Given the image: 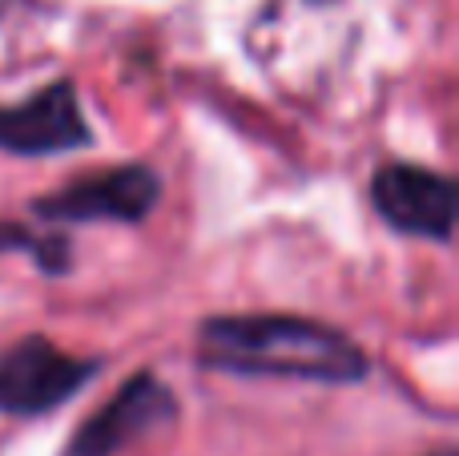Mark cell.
<instances>
[{
	"label": "cell",
	"instance_id": "obj_1",
	"mask_svg": "<svg viewBox=\"0 0 459 456\" xmlns=\"http://www.w3.org/2000/svg\"><path fill=\"white\" fill-rule=\"evenodd\" d=\"M198 364L250 380L359 384L371 372L367 352L323 320L307 315H210L198 323Z\"/></svg>",
	"mask_w": 459,
	"mask_h": 456
},
{
	"label": "cell",
	"instance_id": "obj_2",
	"mask_svg": "<svg viewBox=\"0 0 459 456\" xmlns=\"http://www.w3.org/2000/svg\"><path fill=\"white\" fill-rule=\"evenodd\" d=\"M161 202V174L145 162H126L113 170H93L61 190L32 202V215L45 226H85V223H126L137 226Z\"/></svg>",
	"mask_w": 459,
	"mask_h": 456
},
{
	"label": "cell",
	"instance_id": "obj_3",
	"mask_svg": "<svg viewBox=\"0 0 459 456\" xmlns=\"http://www.w3.org/2000/svg\"><path fill=\"white\" fill-rule=\"evenodd\" d=\"M101 360L69 355L48 336H24L0 352V417H45L81 392Z\"/></svg>",
	"mask_w": 459,
	"mask_h": 456
},
{
	"label": "cell",
	"instance_id": "obj_4",
	"mask_svg": "<svg viewBox=\"0 0 459 456\" xmlns=\"http://www.w3.org/2000/svg\"><path fill=\"white\" fill-rule=\"evenodd\" d=\"M178 417V396L158 372L142 368L117 388L109 404L93 412L85 425L77 428V436L69 441L65 456H117L129 444L153 436L158 428L174 425Z\"/></svg>",
	"mask_w": 459,
	"mask_h": 456
},
{
	"label": "cell",
	"instance_id": "obj_5",
	"mask_svg": "<svg viewBox=\"0 0 459 456\" xmlns=\"http://www.w3.org/2000/svg\"><path fill=\"white\" fill-rule=\"evenodd\" d=\"M371 202L399 234L447 242L455 231V182L415 162H387L371 178Z\"/></svg>",
	"mask_w": 459,
	"mask_h": 456
},
{
	"label": "cell",
	"instance_id": "obj_6",
	"mask_svg": "<svg viewBox=\"0 0 459 456\" xmlns=\"http://www.w3.org/2000/svg\"><path fill=\"white\" fill-rule=\"evenodd\" d=\"M93 145V129L85 121L81 97L73 81L29 93L21 105H0V150L13 158H48Z\"/></svg>",
	"mask_w": 459,
	"mask_h": 456
},
{
	"label": "cell",
	"instance_id": "obj_7",
	"mask_svg": "<svg viewBox=\"0 0 459 456\" xmlns=\"http://www.w3.org/2000/svg\"><path fill=\"white\" fill-rule=\"evenodd\" d=\"M0 250H29L40 275H65L73 267V247L61 231L53 226H21V223H0Z\"/></svg>",
	"mask_w": 459,
	"mask_h": 456
},
{
	"label": "cell",
	"instance_id": "obj_8",
	"mask_svg": "<svg viewBox=\"0 0 459 456\" xmlns=\"http://www.w3.org/2000/svg\"><path fill=\"white\" fill-rule=\"evenodd\" d=\"M436 456H455V449H444V452H436Z\"/></svg>",
	"mask_w": 459,
	"mask_h": 456
}]
</instances>
